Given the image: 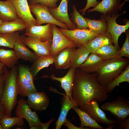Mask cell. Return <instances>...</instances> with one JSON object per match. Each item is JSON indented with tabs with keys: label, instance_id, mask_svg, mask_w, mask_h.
<instances>
[{
	"label": "cell",
	"instance_id": "6da1fadb",
	"mask_svg": "<svg viewBox=\"0 0 129 129\" xmlns=\"http://www.w3.org/2000/svg\"><path fill=\"white\" fill-rule=\"evenodd\" d=\"M96 76V72L91 74L83 72L80 68L75 69L71 97L82 110L91 101L96 99L103 102L108 97L105 86L98 82Z\"/></svg>",
	"mask_w": 129,
	"mask_h": 129
},
{
	"label": "cell",
	"instance_id": "d6a6232c",
	"mask_svg": "<svg viewBox=\"0 0 129 129\" xmlns=\"http://www.w3.org/2000/svg\"><path fill=\"white\" fill-rule=\"evenodd\" d=\"M72 7L73 11L70 14L71 22L76 26L77 29H88L87 23L85 18L78 12L74 5H73Z\"/></svg>",
	"mask_w": 129,
	"mask_h": 129
},
{
	"label": "cell",
	"instance_id": "ee69618b",
	"mask_svg": "<svg viewBox=\"0 0 129 129\" xmlns=\"http://www.w3.org/2000/svg\"><path fill=\"white\" fill-rule=\"evenodd\" d=\"M53 121V118H52L46 123H42L41 125L42 127V129H48L50 124Z\"/></svg>",
	"mask_w": 129,
	"mask_h": 129
},
{
	"label": "cell",
	"instance_id": "3957f363",
	"mask_svg": "<svg viewBox=\"0 0 129 129\" xmlns=\"http://www.w3.org/2000/svg\"><path fill=\"white\" fill-rule=\"evenodd\" d=\"M129 65V59L119 55L103 60L96 72L97 81L100 84L105 86Z\"/></svg>",
	"mask_w": 129,
	"mask_h": 129
},
{
	"label": "cell",
	"instance_id": "1f68e13d",
	"mask_svg": "<svg viewBox=\"0 0 129 129\" xmlns=\"http://www.w3.org/2000/svg\"><path fill=\"white\" fill-rule=\"evenodd\" d=\"M95 53L103 60L119 55L118 50L112 44L101 47Z\"/></svg>",
	"mask_w": 129,
	"mask_h": 129
},
{
	"label": "cell",
	"instance_id": "8fae6325",
	"mask_svg": "<svg viewBox=\"0 0 129 129\" xmlns=\"http://www.w3.org/2000/svg\"><path fill=\"white\" fill-rule=\"evenodd\" d=\"M53 35L51 45V55L54 56L62 49L67 47L76 48L77 46L65 37L56 25L52 24Z\"/></svg>",
	"mask_w": 129,
	"mask_h": 129
},
{
	"label": "cell",
	"instance_id": "ab89813d",
	"mask_svg": "<svg viewBox=\"0 0 129 129\" xmlns=\"http://www.w3.org/2000/svg\"><path fill=\"white\" fill-rule=\"evenodd\" d=\"M118 125L116 127L118 129H129V117L125 120L118 122Z\"/></svg>",
	"mask_w": 129,
	"mask_h": 129
},
{
	"label": "cell",
	"instance_id": "74e56055",
	"mask_svg": "<svg viewBox=\"0 0 129 129\" xmlns=\"http://www.w3.org/2000/svg\"><path fill=\"white\" fill-rule=\"evenodd\" d=\"M100 1L97 0H87V3L85 7L82 9L80 10L79 12H81L82 15H84L86 11L91 7L94 8L96 6Z\"/></svg>",
	"mask_w": 129,
	"mask_h": 129
},
{
	"label": "cell",
	"instance_id": "2e32d148",
	"mask_svg": "<svg viewBox=\"0 0 129 129\" xmlns=\"http://www.w3.org/2000/svg\"><path fill=\"white\" fill-rule=\"evenodd\" d=\"M75 50V48L67 47L55 55L54 63L56 68L65 69L70 67L72 57Z\"/></svg>",
	"mask_w": 129,
	"mask_h": 129
},
{
	"label": "cell",
	"instance_id": "5b68a950",
	"mask_svg": "<svg viewBox=\"0 0 129 129\" xmlns=\"http://www.w3.org/2000/svg\"><path fill=\"white\" fill-rule=\"evenodd\" d=\"M30 11L35 15L37 21V26L44 23H50L69 30L65 24L60 22L55 19L50 13L48 7L46 5L37 3L29 4Z\"/></svg>",
	"mask_w": 129,
	"mask_h": 129
},
{
	"label": "cell",
	"instance_id": "4dcf8cb0",
	"mask_svg": "<svg viewBox=\"0 0 129 129\" xmlns=\"http://www.w3.org/2000/svg\"><path fill=\"white\" fill-rule=\"evenodd\" d=\"M127 82L129 83V65L117 76L105 86L107 93L111 92L120 83Z\"/></svg>",
	"mask_w": 129,
	"mask_h": 129
},
{
	"label": "cell",
	"instance_id": "f907efd6",
	"mask_svg": "<svg viewBox=\"0 0 129 129\" xmlns=\"http://www.w3.org/2000/svg\"><path fill=\"white\" fill-rule=\"evenodd\" d=\"M3 21L0 18V24L3 22Z\"/></svg>",
	"mask_w": 129,
	"mask_h": 129
},
{
	"label": "cell",
	"instance_id": "60d3db41",
	"mask_svg": "<svg viewBox=\"0 0 129 129\" xmlns=\"http://www.w3.org/2000/svg\"><path fill=\"white\" fill-rule=\"evenodd\" d=\"M63 125L66 126L69 129H89L91 128L88 127L82 128L77 127L73 124L67 118L66 119Z\"/></svg>",
	"mask_w": 129,
	"mask_h": 129
},
{
	"label": "cell",
	"instance_id": "484cf974",
	"mask_svg": "<svg viewBox=\"0 0 129 129\" xmlns=\"http://www.w3.org/2000/svg\"><path fill=\"white\" fill-rule=\"evenodd\" d=\"M54 56L42 55L38 57L37 59L32 63L30 68V71L33 79L38 72L42 69L48 67L54 62Z\"/></svg>",
	"mask_w": 129,
	"mask_h": 129
},
{
	"label": "cell",
	"instance_id": "ac0fdd59",
	"mask_svg": "<svg viewBox=\"0 0 129 129\" xmlns=\"http://www.w3.org/2000/svg\"><path fill=\"white\" fill-rule=\"evenodd\" d=\"M25 37L23 35H19L14 43V49L19 59L26 60L32 63L38 57L27 48L23 43V40Z\"/></svg>",
	"mask_w": 129,
	"mask_h": 129
},
{
	"label": "cell",
	"instance_id": "4316f807",
	"mask_svg": "<svg viewBox=\"0 0 129 129\" xmlns=\"http://www.w3.org/2000/svg\"><path fill=\"white\" fill-rule=\"evenodd\" d=\"M77 106L72 109L79 116L81 121L80 127H88L93 129H104V128L99 124L85 111L82 110Z\"/></svg>",
	"mask_w": 129,
	"mask_h": 129
},
{
	"label": "cell",
	"instance_id": "d6986e66",
	"mask_svg": "<svg viewBox=\"0 0 129 129\" xmlns=\"http://www.w3.org/2000/svg\"><path fill=\"white\" fill-rule=\"evenodd\" d=\"M25 65L18 66L17 82L19 94L23 97H27L30 94L37 91L35 86L31 84L26 79L25 75Z\"/></svg>",
	"mask_w": 129,
	"mask_h": 129
},
{
	"label": "cell",
	"instance_id": "44dd1931",
	"mask_svg": "<svg viewBox=\"0 0 129 129\" xmlns=\"http://www.w3.org/2000/svg\"><path fill=\"white\" fill-rule=\"evenodd\" d=\"M75 72V69L70 67L67 74L63 77H56L53 74H51L48 77L53 80L59 81L61 84V87L65 91V94L70 96L72 99L71 95Z\"/></svg>",
	"mask_w": 129,
	"mask_h": 129
},
{
	"label": "cell",
	"instance_id": "7c38bea8",
	"mask_svg": "<svg viewBox=\"0 0 129 129\" xmlns=\"http://www.w3.org/2000/svg\"><path fill=\"white\" fill-rule=\"evenodd\" d=\"M24 44L32 49L38 57L51 55L52 43L41 41L34 37H25L23 40Z\"/></svg>",
	"mask_w": 129,
	"mask_h": 129
},
{
	"label": "cell",
	"instance_id": "e575fe53",
	"mask_svg": "<svg viewBox=\"0 0 129 129\" xmlns=\"http://www.w3.org/2000/svg\"><path fill=\"white\" fill-rule=\"evenodd\" d=\"M2 129H9L15 125L22 126L23 118L17 117H8L5 115L0 120Z\"/></svg>",
	"mask_w": 129,
	"mask_h": 129
},
{
	"label": "cell",
	"instance_id": "f6af8a7d",
	"mask_svg": "<svg viewBox=\"0 0 129 129\" xmlns=\"http://www.w3.org/2000/svg\"><path fill=\"white\" fill-rule=\"evenodd\" d=\"M4 66L0 62V75L3 74V67Z\"/></svg>",
	"mask_w": 129,
	"mask_h": 129
},
{
	"label": "cell",
	"instance_id": "52a82bcc",
	"mask_svg": "<svg viewBox=\"0 0 129 129\" xmlns=\"http://www.w3.org/2000/svg\"><path fill=\"white\" fill-rule=\"evenodd\" d=\"M58 28L65 37L76 44L78 47L85 46L87 42L99 34L89 29L70 30Z\"/></svg>",
	"mask_w": 129,
	"mask_h": 129
},
{
	"label": "cell",
	"instance_id": "f1b7e54d",
	"mask_svg": "<svg viewBox=\"0 0 129 129\" xmlns=\"http://www.w3.org/2000/svg\"><path fill=\"white\" fill-rule=\"evenodd\" d=\"M90 53L85 46L78 47L73 55L70 67L79 68Z\"/></svg>",
	"mask_w": 129,
	"mask_h": 129
},
{
	"label": "cell",
	"instance_id": "83f0119b",
	"mask_svg": "<svg viewBox=\"0 0 129 129\" xmlns=\"http://www.w3.org/2000/svg\"><path fill=\"white\" fill-rule=\"evenodd\" d=\"M87 23L89 29L96 33L101 34L107 32L108 24L104 15H102L100 19L96 20L85 18Z\"/></svg>",
	"mask_w": 129,
	"mask_h": 129
},
{
	"label": "cell",
	"instance_id": "4fadbf2b",
	"mask_svg": "<svg viewBox=\"0 0 129 129\" xmlns=\"http://www.w3.org/2000/svg\"><path fill=\"white\" fill-rule=\"evenodd\" d=\"M69 0H62L59 5L54 9H49L53 17L58 21L65 24L69 29L73 30L77 29L76 26L71 22L68 13V5Z\"/></svg>",
	"mask_w": 129,
	"mask_h": 129
},
{
	"label": "cell",
	"instance_id": "7a4b0ae2",
	"mask_svg": "<svg viewBox=\"0 0 129 129\" xmlns=\"http://www.w3.org/2000/svg\"><path fill=\"white\" fill-rule=\"evenodd\" d=\"M3 73L5 77V86L0 103L5 108V115L11 117V111L17 103V96L19 94L17 68L15 66L9 71L7 67L4 65Z\"/></svg>",
	"mask_w": 129,
	"mask_h": 129
},
{
	"label": "cell",
	"instance_id": "b9f144b4",
	"mask_svg": "<svg viewBox=\"0 0 129 129\" xmlns=\"http://www.w3.org/2000/svg\"><path fill=\"white\" fill-rule=\"evenodd\" d=\"M5 77L4 73L0 75V100L5 86Z\"/></svg>",
	"mask_w": 129,
	"mask_h": 129
},
{
	"label": "cell",
	"instance_id": "e0dca14e",
	"mask_svg": "<svg viewBox=\"0 0 129 129\" xmlns=\"http://www.w3.org/2000/svg\"><path fill=\"white\" fill-rule=\"evenodd\" d=\"M121 0H102L93 9L89 10L87 12L98 11L103 15L107 14H116L118 13L119 11H121Z\"/></svg>",
	"mask_w": 129,
	"mask_h": 129
},
{
	"label": "cell",
	"instance_id": "cb8c5ba5",
	"mask_svg": "<svg viewBox=\"0 0 129 129\" xmlns=\"http://www.w3.org/2000/svg\"><path fill=\"white\" fill-rule=\"evenodd\" d=\"M64 97L62 103L60 113L56 122L55 129H59L65 121L69 110L74 107L78 106L77 104L70 96L63 94Z\"/></svg>",
	"mask_w": 129,
	"mask_h": 129
},
{
	"label": "cell",
	"instance_id": "7dc6e473",
	"mask_svg": "<svg viewBox=\"0 0 129 129\" xmlns=\"http://www.w3.org/2000/svg\"><path fill=\"white\" fill-rule=\"evenodd\" d=\"M115 125L112 124L109 126H108V127L106 128V129H114L116 127Z\"/></svg>",
	"mask_w": 129,
	"mask_h": 129
},
{
	"label": "cell",
	"instance_id": "5bb4252c",
	"mask_svg": "<svg viewBox=\"0 0 129 129\" xmlns=\"http://www.w3.org/2000/svg\"><path fill=\"white\" fill-rule=\"evenodd\" d=\"M14 5L18 17L29 26L36 25L37 21L32 14L27 0H10Z\"/></svg>",
	"mask_w": 129,
	"mask_h": 129
},
{
	"label": "cell",
	"instance_id": "681fc988",
	"mask_svg": "<svg viewBox=\"0 0 129 129\" xmlns=\"http://www.w3.org/2000/svg\"><path fill=\"white\" fill-rule=\"evenodd\" d=\"M0 129H2V127L0 122Z\"/></svg>",
	"mask_w": 129,
	"mask_h": 129
},
{
	"label": "cell",
	"instance_id": "8992f818",
	"mask_svg": "<svg viewBox=\"0 0 129 129\" xmlns=\"http://www.w3.org/2000/svg\"><path fill=\"white\" fill-rule=\"evenodd\" d=\"M126 12L125 11L121 14L111 15L107 14L103 15L108 24L107 32L111 35L113 43L118 50L120 49L118 42L119 37L122 33L125 32L128 29L129 21V20L126 21L125 25H120L117 23L116 20L119 16Z\"/></svg>",
	"mask_w": 129,
	"mask_h": 129
},
{
	"label": "cell",
	"instance_id": "30bf717a",
	"mask_svg": "<svg viewBox=\"0 0 129 129\" xmlns=\"http://www.w3.org/2000/svg\"><path fill=\"white\" fill-rule=\"evenodd\" d=\"M25 35L36 38L42 41L52 43V24L48 23L43 26H29L26 29Z\"/></svg>",
	"mask_w": 129,
	"mask_h": 129
},
{
	"label": "cell",
	"instance_id": "d4e9b609",
	"mask_svg": "<svg viewBox=\"0 0 129 129\" xmlns=\"http://www.w3.org/2000/svg\"><path fill=\"white\" fill-rule=\"evenodd\" d=\"M29 27L22 19L18 17L14 21H3L0 24V33H9L22 31Z\"/></svg>",
	"mask_w": 129,
	"mask_h": 129
},
{
	"label": "cell",
	"instance_id": "ffe728a7",
	"mask_svg": "<svg viewBox=\"0 0 129 129\" xmlns=\"http://www.w3.org/2000/svg\"><path fill=\"white\" fill-rule=\"evenodd\" d=\"M113 43L111 35L107 32L95 37L87 42L85 46L91 53H94L101 47Z\"/></svg>",
	"mask_w": 129,
	"mask_h": 129
},
{
	"label": "cell",
	"instance_id": "836d02e7",
	"mask_svg": "<svg viewBox=\"0 0 129 129\" xmlns=\"http://www.w3.org/2000/svg\"><path fill=\"white\" fill-rule=\"evenodd\" d=\"M19 35L18 32L9 33H0V46L14 48V43Z\"/></svg>",
	"mask_w": 129,
	"mask_h": 129
},
{
	"label": "cell",
	"instance_id": "8d00e7d4",
	"mask_svg": "<svg viewBox=\"0 0 129 129\" xmlns=\"http://www.w3.org/2000/svg\"><path fill=\"white\" fill-rule=\"evenodd\" d=\"M59 0H29L30 4L39 3L47 6L48 8L54 9L58 6L56 3Z\"/></svg>",
	"mask_w": 129,
	"mask_h": 129
},
{
	"label": "cell",
	"instance_id": "bcb514c9",
	"mask_svg": "<svg viewBox=\"0 0 129 129\" xmlns=\"http://www.w3.org/2000/svg\"><path fill=\"white\" fill-rule=\"evenodd\" d=\"M30 129H42L41 125L35 126L30 127Z\"/></svg>",
	"mask_w": 129,
	"mask_h": 129
},
{
	"label": "cell",
	"instance_id": "9a60e30c",
	"mask_svg": "<svg viewBox=\"0 0 129 129\" xmlns=\"http://www.w3.org/2000/svg\"><path fill=\"white\" fill-rule=\"evenodd\" d=\"M27 101L31 109L35 111L45 110L49 104V99L46 93L37 91L31 93L27 96Z\"/></svg>",
	"mask_w": 129,
	"mask_h": 129
},
{
	"label": "cell",
	"instance_id": "277c9868",
	"mask_svg": "<svg viewBox=\"0 0 129 129\" xmlns=\"http://www.w3.org/2000/svg\"><path fill=\"white\" fill-rule=\"evenodd\" d=\"M103 110L110 112L118 122L129 117V102L120 96L114 100L105 103L101 106Z\"/></svg>",
	"mask_w": 129,
	"mask_h": 129
},
{
	"label": "cell",
	"instance_id": "9c48e42d",
	"mask_svg": "<svg viewBox=\"0 0 129 129\" xmlns=\"http://www.w3.org/2000/svg\"><path fill=\"white\" fill-rule=\"evenodd\" d=\"M97 99H95L87 104L84 111L98 123L105 124L108 126L118 124V121L113 118H108L104 112L99 107Z\"/></svg>",
	"mask_w": 129,
	"mask_h": 129
},
{
	"label": "cell",
	"instance_id": "7bdbcfd3",
	"mask_svg": "<svg viewBox=\"0 0 129 129\" xmlns=\"http://www.w3.org/2000/svg\"><path fill=\"white\" fill-rule=\"evenodd\" d=\"M5 115V109L4 106L0 103V119Z\"/></svg>",
	"mask_w": 129,
	"mask_h": 129
},
{
	"label": "cell",
	"instance_id": "7402d4cb",
	"mask_svg": "<svg viewBox=\"0 0 129 129\" xmlns=\"http://www.w3.org/2000/svg\"><path fill=\"white\" fill-rule=\"evenodd\" d=\"M103 61L95 53H90L79 68L83 72L87 73L96 72Z\"/></svg>",
	"mask_w": 129,
	"mask_h": 129
},
{
	"label": "cell",
	"instance_id": "ba28073f",
	"mask_svg": "<svg viewBox=\"0 0 129 129\" xmlns=\"http://www.w3.org/2000/svg\"><path fill=\"white\" fill-rule=\"evenodd\" d=\"M18 105L15 112L17 117L24 118L31 127L41 125L42 123L35 111H32L27 101L22 98L17 101Z\"/></svg>",
	"mask_w": 129,
	"mask_h": 129
},
{
	"label": "cell",
	"instance_id": "f546056e",
	"mask_svg": "<svg viewBox=\"0 0 129 129\" xmlns=\"http://www.w3.org/2000/svg\"><path fill=\"white\" fill-rule=\"evenodd\" d=\"M18 59L14 50L0 48V62L4 65L11 69Z\"/></svg>",
	"mask_w": 129,
	"mask_h": 129
},
{
	"label": "cell",
	"instance_id": "c3c4849f",
	"mask_svg": "<svg viewBox=\"0 0 129 129\" xmlns=\"http://www.w3.org/2000/svg\"><path fill=\"white\" fill-rule=\"evenodd\" d=\"M129 0H125L124 2L122 3H121L120 6V8L121 10L123 6L124 5V3L127 1H129Z\"/></svg>",
	"mask_w": 129,
	"mask_h": 129
},
{
	"label": "cell",
	"instance_id": "603a6c76",
	"mask_svg": "<svg viewBox=\"0 0 129 129\" xmlns=\"http://www.w3.org/2000/svg\"><path fill=\"white\" fill-rule=\"evenodd\" d=\"M18 17L15 8L10 0L0 1V18L3 21H15Z\"/></svg>",
	"mask_w": 129,
	"mask_h": 129
},
{
	"label": "cell",
	"instance_id": "f35d334b",
	"mask_svg": "<svg viewBox=\"0 0 129 129\" xmlns=\"http://www.w3.org/2000/svg\"><path fill=\"white\" fill-rule=\"evenodd\" d=\"M24 68L25 75L26 79L31 84L34 86L33 77L30 71V68L29 67L25 65Z\"/></svg>",
	"mask_w": 129,
	"mask_h": 129
},
{
	"label": "cell",
	"instance_id": "d590c367",
	"mask_svg": "<svg viewBox=\"0 0 129 129\" xmlns=\"http://www.w3.org/2000/svg\"><path fill=\"white\" fill-rule=\"evenodd\" d=\"M126 38L122 48L118 50L119 55L123 57H125L129 59V31H126Z\"/></svg>",
	"mask_w": 129,
	"mask_h": 129
}]
</instances>
